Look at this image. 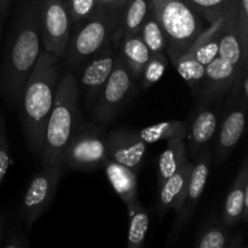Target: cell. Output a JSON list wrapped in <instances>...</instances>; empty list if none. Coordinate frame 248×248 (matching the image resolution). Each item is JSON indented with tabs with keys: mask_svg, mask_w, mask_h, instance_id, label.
I'll list each match as a JSON object with an SVG mask.
<instances>
[{
	"mask_svg": "<svg viewBox=\"0 0 248 248\" xmlns=\"http://www.w3.org/2000/svg\"><path fill=\"white\" fill-rule=\"evenodd\" d=\"M40 7L41 0H22L15 18L1 70L2 93L12 106L40 55Z\"/></svg>",
	"mask_w": 248,
	"mask_h": 248,
	"instance_id": "1",
	"label": "cell"
},
{
	"mask_svg": "<svg viewBox=\"0 0 248 248\" xmlns=\"http://www.w3.org/2000/svg\"><path fill=\"white\" fill-rule=\"evenodd\" d=\"M58 84V58L44 50L24 82L17 106L28 147L40 156L46 124L52 110Z\"/></svg>",
	"mask_w": 248,
	"mask_h": 248,
	"instance_id": "2",
	"label": "cell"
},
{
	"mask_svg": "<svg viewBox=\"0 0 248 248\" xmlns=\"http://www.w3.org/2000/svg\"><path fill=\"white\" fill-rule=\"evenodd\" d=\"M81 124L79 89L73 74L63 75L58 81L56 98L48 116L41 150V165L63 164L65 150Z\"/></svg>",
	"mask_w": 248,
	"mask_h": 248,
	"instance_id": "3",
	"label": "cell"
},
{
	"mask_svg": "<svg viewBox=\"0 0 248 248\" xmlns=\"http://www.w3.org/2000/svg\"><path fill=\"white\" fill-rule=\"evenodd\" d=\"M153 14L167 38L172 61L183 55L205 29L203 19L183 0H152Z\"/></svg>",
	"mask_w": 248,
	"mask_h": 248,
	"instance_id": "4",
	"label": "cell"
},
{
	"mask_svg": "<svg viewBox=\"0 0 248 248\" xmlns=\"http://www.w3.org/2000/svg\"><path fill=\"white\" fill-rule=\"evenodd\" d=\"M120 6L102 5L93 16L74 26L64 55L67 56L68 65L79 64L107 45L113 44Z\"/></svg>",
	"mask_w": 248,
	"mask_h": 248,
	"instance_id": "5",
	"label": "cell"
},
{
	"mask_svg": "<svg viewBox=\"0 0 248 248\" xmlns=\"http://www.w3.org/2000/svg\"><path fill=\"white\" fill-rule=\"evenodd\" d=\"M106 132L96 124H80L65 150L63 164L80 171L103 167L109 160Z\"/></svg>",
	"mask_w": 248,
	"mask_h": 248,
	"instance_id": "6",
	"label": "cell"
},
{
	"mask_svg": "<svg viewBox=\"0 0 248 248\" xmlns=\"http://www.w3.org/2000/svg\"><path fill=\"white\" fill-rule=\"evenodd\" d=\"M64 169L62 164L43 165L31 179L21 206L22 219L28 227L35 223L53 200Z\"/></svg>",
	"mask_w": 248,
	"mask_h": 248,
	"instance_id": "7",
	"label": "cell"
},
{
	"mask_svg": "<svg viewBox=\"0 0 248 248\" xmlns=\"http://www.w3.org/2000/svg\"><path fill=\"white\" fill-rule=\"evenodd\" d=\"M39 23L44 50L58 60L64 57L73 28L65 0H41Z\"/></svg>",
	"mask_w": 248,
	"mask_h": 248,
	"instance_id": "8",
	"label": "cell"
},
{
	"mask_svg": "<svg viewBox=\"0 0 248 248\" xmlns=\"http://www.w3.org/2000/svg\"><path fill=\"white\" fill-rule=\"evenodd\" d=\"M135 79L130 68L118 55L113 72L94 101L93 115L98 123H109L118 114L132 92Z\"/></svg>",
	"mask_w": 248,
	"mask_h": 248,
	"instance_id": "9",
	"label": "cell"
},
{
	"mask_svg": "<svg viewBox=\"0 0 248 248\" xmlns=\"http://www.w3.org/2000/svg\"><path fill=\"white\" fill-rule=\"evenodd\" d=\"M107 150L110 160L128 167L136 173L144 164L147 143L140 137L137 131L113 130L106 136Z\"/></svg>",
	"mask_w": 248,
	"mask_h": 248,
	"instance_id": "10",
	"label": "cell"
},
{
	"mask_svg": "<svg viewBox=\"0 0 248 248\" xmlns=\"http://www.w3.org/2000/svg\"><path fill=\"white\" fill-rule=\"evenodd\" d=\"M119 53L114 50L113 44H109L92 56L81 73V86L87 93L89 104L94 103L99 91L113 72Z\"/></svg>",
	"mask_w": 248,
	"mask_h": 248,
	"instance_id": "11",
	"label": "cell"
},
{
	"mask_svg": "<svg viewBox=\"0 0 248 248\" xmlns=\"http://www.w3.org/2000/svg\"><path fill=\"white\" fill-rule=\"evenodd\" d=\"M210 154H205L198 160V162L194 164L193 171H191L190 181H189L188 189H186V198H184L183 206L181 211L177 213V219L174 223V232L178 234L181 230L186 227L191 219L194 211H195L196 205L199 200L202 196L203 190H205L206 183H207L208 174H210Z\"/></svg>",
	"mask_w": 248,
	"mask_h": 248,
	"instance_id": "12",
	"label": "cell"
},
{
	"mask_svg": "<svg viewBox=\"0 0 248 248\" xmlns=\"http://www.w3.org/2000/svg\"><path fill=\"white\" fill-rule=\"evenodd\" d=\"M193 167V162L186 160L183 166L159 188V212L161 217H164L170 210H173L177 213L181 211Z\"/></svg>",
	"mask_w": 248,
	"mask_h": 248,
	"instance_id": "13",
	"label": "cell"
},
{
	"mask_svg": "<svg viewBox=\"0 0 248 248\" xmlns=\"http://www.w3.org/2000/svg\"><path fill=\"white\" fill-rule=\"evenodd\" d=\"M153 9L152 0H125L119 10L113 43L118 45L121 39L135 35L140 31Z\"/></svg>",
	"mask_w": 248,
	"mask_h": 248,
	"instance_id": "14",
	"label": "cell"
},
{
	"mask_svg": "<svg viewBox=\"0 0 248 248\" xmlns=\"http://www.w3.org/2000/svg\"><path fill=\"white\" fill-rule=\"evenodd\" d=\"M103 169L114 191L120 196L127 212H130L140 203L138 200V173L110 159L104 164Z\"/></svg>",
	"mask_w": 248,
	"mask_h": 248,
	"instance_id": "15",
	"label": "cell"
},
{
	"mask_svg": "<svg viewBox=\"0 0 248 248\" xmlns=\"http://www.w3.org/2000/svg\"><path fill=\"white\" fill-rule=\"evenodd\" d=\"M228 17V16H227ZM224 18H220L218 21L210 24L208 28L203 29L202 33L196 38L190 45V47L186 51V55L191 56L196 61L206 65L212 62L218 56V48H219V38L222 33Z\"/></svg>",
	"mask_w": 248,
	"mask_h": 248,
	"instance_id": "16",
	"label": "cell"
},
{
	"mask_svg": "<svg viewBox=\"0 0 248 248\" xmlns=\"http://www.w3.org/2000/svg\"><path fill=\"white\" fill-rule=\"evenodd\" d=\"M184 138L186 135H181L167 140V147L159 157V174H157L159 188L188 160Z\"/></svg>",
	"mask_w": 248,
	"mask_h": 248,
	"instance_id": "17",
	"label": "cell"
},
{
	"mask_svg": "<svg viewBox=\"0 0 248 248\" xmlns=\"http://www.w3.org/2000/svg\"><path fill=\"white\" fill-rule=\"evenodd\" d=\"M119 45V56L123 58L124 62L127 64L136 79H140L143 69L149 60L150 50L145 45L144 41L140 36V34L126 36L121 39Z\"/></svg>",
	"mask_w": 248,
	"mask_h": 248,
	"instance_id": "18",
	"label": "cell"
},
{
	"mask_svg": "<svg viewBox=\"0 0 248 248\" xmlns=\"http://www.w3.org/2000/svg\"><path fill=\"white\" fill-rule=\"evenodd\" d=\"M217 124L215 111L203 109L196 114L189 127V145L194 154L196 155V152L213 137L217 130Z\"/></svg>",
	"mask_w": 248,
	"mask_h": 248,
	"instance_id": "19",
	"label": "cell"
},
{
	"mask_svg": "<svg viewBox=\"0 0 248 248\" xmlns=\"http://www.w3.org/2000/svg\"><path fill=\"white\" fill-rule=\"evenodd\" d=\"M203 21H218L237 11V0H183Z\"/></svg>",
	"mask_w": 248,
	"mask_h": 248,
	"instance_id": "20",
	"label": "cell"
},
{
	"mask_svg": "<svg viewBox=\"0 0 248 248\" xmlns=\"http://www.w3.org/2000/svg\"><path fill=\"white\" fill-rule=\"evenodd\" d=\"M186 132H188V124L179 120L164 121L137 131L140 137L147 144L160 142V140H169L177 136L186 135Z\"/></svg>",
	"mask_w": 248,
	"mask_h": 248,
	"instance_id": "21",
	"label": "cell"
},
{
	"mask_svg": "<svg viewBox=\"0 0 248 248\" xmlns=\"http://www.w3.org/2000/svg\"><path fill=\"white\" fill-rule=\"evenodd\" d=\"M245 124L246 119L244 111L235 110L228 115L220 130L219 153H227L239 142L244 133Z\"/></svg>",
	"mask_w": 248,
	"mask_h": 248,
	"instance_id": "22",
	"label": "cell"
},
{
	"mask_svg": "<svg viewBox=\"0 0 248 248\" xmlns=\"http://www.w3.org/2000/svg\"><path fill=\"white\" fill-rule=\"evenodd\" d=\"M130 224H128L127 246L128 248H140L144 246L145 237L149 229V216L142 203H138L133 210L128 212Z\"/></svg>",
	"mask_w": 248,
	"mask_h": 248,
	"instance_id": "23",
	"label": "cell"
},
{
	"mask_svg": "<svg viewBox=\"0 0 248 248\" xmlns=\"http://www.w3.org/2000/svg\"><path fill=\"white\" fill-rule=\"evenodd\" d=\"M138 34L152 53L164 52L167 48L166 34H165L161 24L159 23L156 17L153 14V9L143 26L140 27V31Z\"/></svg>",
	"mask_w": 248,
	"mask_h": 248,
	"instance_id": "24",
	"label": "cell"
},
{
	"mask_svg": "<svg viewBox=\"0 0 248 248\" xmlns=\"http://www.w3.org/2000/svg\"><path fill=\"white\" fill-rule=\"evenodd\" d=\"M247 173L242 172L239 179L235 182L232 191L228 195L224 207V220L230 224L241 217L245 207V186H246Z\"/></svg>",
	"mask_w": 248,
	"mask_h": 248,
	"instance_id": "25",
	"label": "cell"
},
{
	"mask_svg": "<svg viewBox=\"0 0 248 248\" xmlns=\"http://www.w3.org/2000/svg\"><path fill=\"white\" fill-rule=\"evenodd\" d=\"M235 67L236 65L232 64L228 61L217 56L212 62L206 65L205 80L203 81H206L210 90L220 89L232 79L235 72Z\"/></svg>",
	"mask_w": 248,
	"mask_h": 248,
	"instance_id": "26",
	"label": "cell"
},
{
	"mask_svg": "<svg viewBox=\"0 0 248 248\" xmlns=\"http://www.w3.org/2000/svg\"><path fill=\"white\" fill-rule=\"evenodd\" d=\"M176 69L178 70L179 75L188 82L190 86L195 87L199 82H202L205 80V70L206 67L201 64L199 61L191 56L183 55L179 56L174 61H172Z\"/></svg>",
	"mask_w": 248,
	"mask_h": 248,
	"instance_id": "27",
	"label": "cell"
},
{
	"mask_svg": "<svg viewBox=\"0 0 248 248\" xmlns=\"http://www.w3.org/2000/svg\"><path fill=\"white\" fill-rule=\"evenodd\" d=\"M167 67V58L164 52L152 53L143 69L140 79L144 89H149L154 84H156L165 74Z\"/></svg>",
	"mask_w": 248,
	"mask_h": 248,
	"instance_id": "28",
	"label": "cell"
},
{
	"mask_svg": "<svg viewBox=\"0 0 248 248\" xmlns=\"http://www.w3.org/2000/svg\"><path fill=\"white\" fill-rule=\"evenodd\" d=\"M73 27L93 16L102 6L101 0H65Z\"/></svg>",
	"mask_w": 248,
	"mask_h": 248,
	"instance_id": "29",
	"label": "cell"
},
{
	"mask_svg": "<svg viewBox=\"0 0 248 248\" xmlns=\"http://www.w3.org/2000/svg\"><path fill=\"white\" fill-rule=\"evenodd\" d=\"M236 29L242 57H248V0H237Z\"/></svg>",
	"mask_w": 248,
	"mask_h": 248,
	"instance_id": "30",
	"label": "cell"
},
{
	"mask_svg": "<svg viewBox=\"0 0 248 248\" xmlns=\"http://www.w3.org/2000/svg\"><path fill=\"white\" fill-rule=\"evenodd\" d=\"M11 164V155H10L9 140H7L6 123L4 116L0 114V183L4 181L7 171Z\"/></svg>",
	"mask_w": 248,
	"mask_h": 248,
	"instance_id": "31",
	"label": "cell"
},
{
	"mask_svg": "<svg viewBox=\"0 0 248 248\" xmlns=\"http://www.w3.org/2000/svg\"><path fill=\"white\" fill-rule=\"evenodd\" d=\"M227 235L217 228H210L201 234L196 246L199 248H223L227 246Z\"/></svg>",
	"mask_w": 248,
	"mask_h": 248,
	"instance_id": "32",
	"label": "cell"
},
{
	"mask_svg": "<svg viewBox=\"0 0 248 248\" xmlns=\"http://www.w3.org/2000/svg\"><path fill=\"white\" fill-rule=\"evenodd\" d=\"M5 242H2V246L5 248H26L29 246L28 240L23 236L19 232H11L7 236V239H4Z\"/></svg>",
	"mask_w": 248,
	"mask_h": 248,
	"instance_id": "33",
	"label": "cell"
},
{
	"mask_svg": "<svg viewBox=\"0 0 248 248\" xmlns=\"http://www.w3.org/2000/svg\"><path fill=\"white\" fill-rule=\"evenodd\" d=\"M12 1L14 0H0V14H1L2 17H5L7 15Z\"/></svg>",
	"mask_w": 248,
	"mask_h": 248,
	"instance_id": "34",
	"label": "cell"
},
{
	"mask_svg": "<svg viewBox=\"0 0 248 248\" xmlns=\"http://www.w3.org/2000/svg\"><path fill=\"white\" fill-rule=\"evenodd\" d=\"M242 213H245V217L248 218V182L246 183V186H245V207Z\"/></svg>",
	"mask_w": 248,
	"mask_h": 248,
	"instance_id": "35",
	"label": "cell"
},
{
	"mask_svg": "<svg viewBox=\"0 0 248 248\" xmlns=\"http://www.w3.org/2000/svg\"><path fill=\"white\" fill-rule=\"evenodd\" d=\"M4 235H5L4 219H2L1 212H0V247L2 246V242H4Z\"/></svg>",
	"mask_w": 248,
	"mask_h": 248,
	"instance_id": "36",
	"label": "cell"
},
{
	"mask_svg": "<svg viewBox=\"0 0 248 248\" xmlns=\"http://www.w3.org/2000/svg\"><path fill=\"white\" fill-rule=\"evenodd\" d=\"M125 0H101L103 5H123Z\"/></svg>",
	"mask_w": 248,
	"mask_h": 248,
	"instance_id": "37",
	"label": "cell"
},
{
	"mask_svg": "<svg viewBox=\"0 0 248 248\" xmlns=\"http://www.w3.org/2000/svg\"><path fill=\"white\" fill-rule=\"evenodd\" d=\"M1 14H0V34H1Z\"/></svg>",
	"mask_w": 248,
	"mask_h": 248,
	"instance_id": "38",
	"label": "cell"
}]
</instances>
